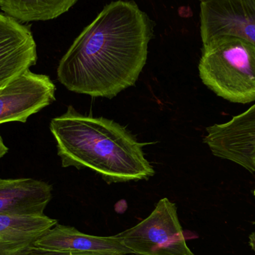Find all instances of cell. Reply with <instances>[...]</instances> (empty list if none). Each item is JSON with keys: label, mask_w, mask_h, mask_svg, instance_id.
Segmentation results:
<instances>
[{"label": "cell", "mask_w": 255, "mask_h": 255, "mask_svg": "<svg viewBox=\"0 0 255 255\" xmlns=\"http://www.w3.org/2000/svg\"><path fill=\"white\" fill-rule=\"evenodd\" d=\"M152 32L136 3L107 4L61 58L58 81L72 92L113 99L137 81Z\"/></svg>", "instance_id": "1"}, {"label": "cell", "mask_w": 255, "mask_h": 255, "mask_svg": "<svg viewBox=\"0 0 255 255\" xmlns=\"http://www.w3.org/2000/svg\"><path fill=\"white\" fill-rule=\"evenodd\" d=\"M50 130L63 167L88 168L108 184L148 180L154 170L141 143L127 128L105 118H94L69 106L53 118Z\"/></svg>", "instance_id": "2"}, {"label": "cell", "mask_w": 255, "mask_h": 255, "mask_svg": "<svg viewBox=\"0 0 255 255\" xmlns=\"http://www.w3.org/2000/svg\"><path fill=\"white\" fill-rule=\"evenodd\" d=\"M204 85L233 103L255 101V46L233 36H223L203 46L199 64Z\"/></svg>", "instance_id": "3"}, {"label": "cell", "mask_w": 255, "mask_h": 255, "mask_svg": "<svg viewBox=\"0 0 255 255\" xmlns=\"http://www.w3.org/2000/svg\"><path fill=\"white\" fill-rule=\"evenodd\" d=\"M136 255H194L187 247L175 204L164 198L145 220L118 234Z\"/></svg>", "instance_id": "4"}, {"label": "cell", "mask_w": 255, "mask_h": 255, "mask_svg": "<svg viewBox=\"0 0 255 255\" xmlns=\"http://www.w3.org/2000/svg\"><path fill=\"white\" fill-rule=\"evenodd\" d=\"M203 46L223 37H239L255 46V0H200Z\"/></svg>", "instance_id": "5"}, {"label": "cell", "mask_w": 255, "mask_h": 255, "mask_svg": "<svg viewBox=\"0 0 255 255\" xmlns=\"http://www.w3.org/2000/svg\"><path fill=\"white\" fill-rule=\"evenodd\" d=\"M55 91L49 76L27 70L0 88V124L26 122L55 101Z\"/></svg>", "instance_id": "6"}, {"label": "cell", "mask_w": 255, "mask_h": 255, "mask_svg": "<svg viewBox=\"0 0 255 255\" xmlns=\"http://www.w3.org/2000/svg\"><path fill=\"white\" fill-rule=\"evenodd\" d=\"M204 142L216 157L255 172V104L221 124L207 128Z\"/></svg>", "instance_id": "7"}, {"label": "cell", "mask_w": 255, "mask_h": 255, "mask_svg": "<svg viewBox=\"0 0 255 255\" xmlns=\"http://www.w3.org/2000/svg\"><path fill=\"white\" fill-rule=\"evenodd\" d=\"M37 60L30 27L0 13V88L29 70Z\"/></svg>", "instance_id": "8"}, {"label": "cell", "mask_w": 255, "mask_h": 255, "mask_svg": "<svg viewBox=\"0 0 255 255\" xmlns=\"http://www.w3.org/2000/svg\"><path fill=\"white\" fill-rule=\"evenodd\" d=\"M34 246L39 248L97 255H128L133 252L126 247L119 235L99 237L86 235L71 226L56 224L44 234Z\"/></svg>", "instance_id": "9"}, {"label": "cell", "mask_w": 255, "mask_h": 255, "mask_svg": "<svg viewBox=\"0 0 255 255\" xmlns=\"http://www.w3.org/2000/svg\"><path fill=\"white\" fill-rule=\"evenodd\" d=\"M52 198V187L32 178H0V216L44 214Z\"/></svg>", "instance_id": "10"}, {"label": "cell", "mask_w": 255, "mask_h": 255, "mask_svg": "<svg viewBox=\"0 0 255 255\" xmlns=\"http://www.w3.org/2000/svg\"><path fill=\"white\" fill-rule=\"evenodd\" d=\"M58 220L47 216H0V255H22Z\"/></svg>", "instance_id": "11"}, {"label": "cell", "mask_w": 255, "mask_h": 255, "mask_svg": "<svg viewBox=\"0 0 255 255\" xmlns=\"http://www.w3.org/2000/svg\"><path fill=\"white\" fill-rule=\"evenodd\" d=\"M79 0H1L3 13L20 22L46 21L66 13Z\"/></svg>", "instance_id": "12"}, {"label": "cell", "mask_w": 255, "mask_h": 255, "mask_svg": "<svg viewBox=\"0 0 255 255\" xmlns=\"http://www.w3.org/2000/svg\"><path fill=\"white\" fill-rule=\"evenodd\" d=\"M22 255H97L85 254V253H70V252L56 251V250H46L33 246L28 249Z\"/></svg>", "instance_id": "13"}, {"label": "cell", "mask_w": 255, "mask_h": 255, "mask_svg": "<svg viewBox=\"0 0 255 255\" xmlns=\"http://www.w3.org/2000/svg\"><path fill=\"white\" fill-rule=\"evenodd\" d=\"M8 151V148L6 146L5 144L4 143L2 138L0 136V159L4 157Z\"/></svg>", "instance_id": "14"}, {"label": "cell", "mask_w": 255, "mask_h": 255, "mask_svg": "<svg viewBox=\"0 0 255 255\" xmlns=\"http://www.w3.org/2000/svg\"><path fill=\"white\" fill-rule=\"evenodd\" d=\"M250 245L255 252V232L250 236Z\"/></svg>", "instance_id": "15"}, {"label": "cell", "mask_w": 255, "mask_h": 255, "mask_svg": "<svg viewBox=\"0 0 255 255\" xmlns=\"http://www.w3.org/2000/svg\"><path fill=\"white\" fill-rule=\"evenodd\" d=\"M254 196H255V190H254Z\"/></svg>", "instance_id": "16"}, {"label": "cell", "mask_w": 255, "mask_h": 255, "mask_svg": "<svg viewBox=\"0 0 255 255\" xmlns=\"http://www.w3.org/2000/svg\"></svg>", "instance_id": "17"}, {"label": "cell", "mask_w": 255, "mask_h": 255, "mask_svg": "<svg viewBox=\"0 0 255 255\" xmlns=\"http://www.w3.org/2000/svg\"><path fill=\"white\" fill-rule=\"evenodd\" d=\"M0 1H1V0H0Z\"/></svg>", "instance_id": "18"}, {"label": "cell", "mask_w": 255, "mask_h": 255, "mask_svg": "<svg viewBox=\"0 0 255 255\" xmlns=\"http://www.w3.org/2000/svg\"></svg>", "instance_id": "19"}]
</instances>
